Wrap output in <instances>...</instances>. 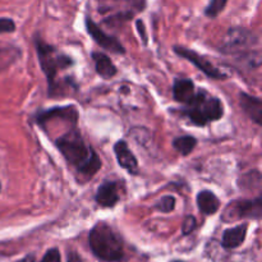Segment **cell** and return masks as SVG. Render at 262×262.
<instances>
[{"mask_svg":"<svg viewBox=\"0 0 262 262\" xmlns=\"http://www.w3.org/2000/svg\"><path fill=\"white\" fill-rule=\"evenodd\" d=\"M18 262H35V257H33L32 255H30V256H26L25 258H22V260H20V261H18Z\"/></svg>","mask_w":262,"mask_h":262,"instance_id":"26","label":"cell"},{"mask_svg":"<svg viewBox=\"0 0 262 262\" xmlns=\"http://www.w3.org/2000/svg\"><path fill=\"white\" fill-rule=\"evenodd\" d=\"M119 187L118 183L112 181H105L100 184L95 196L97 205L101 207H114L119 202Z\"/></svg>","mask_w":262,"mask_h":262,"instance_id":"11","label":"cell"},{"mask_svg":"<svg viewBox=\"0 0 262 262\" xmlns=\"http://www.w3.org/2000/svg\"><path fill=\"white\" fill-rule=\"evenodd\" d=\"M238 187L243 191H258L261 187V174L258 170L250 171L238 179Z\"/></svg>","mask_w":262,"mask_h":262,"instance_id":"17","label":"cell"},{"mask_svg":"<svg viewBox=\"0 0 262 262\" xmlns=\"http://www.w3.org/2000/svg\"><path fill=\"white\" fill-rule=\"evenodd\" d=\"M197 228V220L193 215H188V216L184 219L183 225H182V233L183 235H188L191 233H193V230Z\"/></svg>","mask_w":262,"mask_h":262,"instance_id":"21","label":"cell"},{"mask_svg":"<svg viewBox=\"0 0 262 262\" xmlns=\"http://www.w3.org/2000/svg\"><path fill=\"white\" fill-rule=\"evenodd\" d=\"M60 261H61V257L58 248H51V250H49L48 252L43 255L42 260H41V262H60Z\"/></svg>","mask_w":262,"mask_h":262,"instance_id":"23","label":"cell"},{"mask_svg":"<svg viewBox=\"0 0 262 262\" xmlns=\"http://www.w3.org/2000/svg\"><path fill=\"white\" fill-rule=\"evenodd\" d=\"M156 209L160 212H171L174 209H176V199L173 196H164L161 197L160 201L155 205Z\"/></svg>","mask_w":262,"mask_h":262,"instance_id":"20","label":"cell"},{"mask_svg":"<svg viewBox=\"0 0 262 262\" xmlns=\"http://www.w3.org/2000/svg\"><path fill=\"white\" fill-rule=\"evenodd\" d=\"M136 26H137V31H138V33H140L141 38H142L143 43H147V33H146V28H145V25H143L142 20L138 19L137 22H136Z\"/></svg>","mask_w":262,"mask_h":262,"instance_id":"24","label":"cell"},{"mask_svg":"<svg viewBox=\"0 0 262 262\" xmlns=\"http://www.w3.org/2000/svg\"><path fill=\"white\" fill-rule=\"evenodd\" d=\"M197 206L200 211L205 215H214L220 207V201L214 192L204 189L197 194Z\"/></svg>","mask_w":262,"mask_h":262,"instance_id":"16","label":"cell"},{"mask_svg":"<svg viewBox=\"0 0 262 262\" xmlns=\"http://www.w3.org/2000/svg\"><path fill=\"white\" fill-rule=\"evenodd\" d=\"M90 248L97 258L106 262L122 260L124 256L123 241L106 223H97L89 234Z\"/></svg>","mask_w":262,"mask_h":262,"instance_id":"2","label":"cell"},{"mask_svg":"<svg viewBox=\"0 0 262 262\" xmlns=\"http://www.w3.org/2000/svg\"><path fill=\"white\" fill-rule=\"evenodd\" d=\"M174 51L176 54H178L179 56H182L183 59H187L188 61H191L194 67H196L199 71H201L205 76H207L209 78L212 79H225L227 78V74H224L223 72H220L211 61L207 60L205 56L200 55L196 51L191 50V49H186L183 46H174Z\"/></svg>","mask_w":262,"mask_h":262,"instance_id":"8","label":"cell"},{"mask_svg":"<svg viewBox=\"0 0 262 262\" xmlns=\"http://www.w3.org/2000/svg\"><path fill=\"white\" fill-rule=\"evenodd\" d=\"M182 114L191 120L192 124L204 127L207 123L219 120L224 115V106L220 99L201 89L196 91L193 99L184 105Z\"/></svg>","mask_w":262,"mask_h":262,"instance_id":"3","label":"cell"},{"mask_svg":"<svg viewBox=\"0 0 262 262\" xmlns=\"http://www.w3.org/2000/svg\"><path fill=\"white\" fill-rule=\"evenodd\" d=\"M247 224H241L225 230L222 241L223 247L227 248V250H234V248L239 247L245 242L246 235H247Z\"/></svg>","mask_w":262,"mask_h":262,"instance_id":"14","label":"cell"},{"mask_svg":"<svg viewBox=\"0 0 262 262\" xmlns=\"http://www.w3.org/2000/svg\"><path fill=\"white\" fill-rule=\"evenodd\" d=\"M228 0H210L209 5L205 9V14L209 18H216L224 10Z\"/></svg>","mask_w":262,"mask_h":262,"instance_id":"19","label":"cell"},{"mask_svg":"<svg viewBox=\"0 0 262 262\" xmlns=\"http://www.w3.org/2000/svg\"><path fill=\"white\" fill-rule=\"evenodd\" d=\"M197 146V140L192 136H181L173 141V147L178 151L181 155L187 156L194 150Z\"/></svg>","mask_w":262,"mask_h":262,"instance_id":"18","label":"cell"},{"mask_svg":"<svg viewBox=\"0 0 262 262\" xmlns=\"http://www.w3.org/2000/svg\"><path fill=\"white\" fill-rule=\"evenodd\" d=\"M0 191H2V183H0Z\"/></svg>","mask_w":262,"mask_h":262,"instance_id":"28","label":"cell"},{"mask_svg":"<svg viewBox=\"0 0 262 262\" xmlns=\"http://www.w3.org/2000/svg\"><path fill=\"white\" fill-rule=\"evenodd\" d=\"M227 215H229V217H227L225 220L260 219L262 215L261 197L258 196L252 200H241V201L232 202L225 209L224 216Z\"/></svg>","mask_w":262,"mask_h":262,"instance_id":"6","label":"cell"},{"mask_svg":"<svg viewBox=\"0 0 262 262\" xmlns=\"http://www.w3.org/2000/svg\"><path fill=\"white\" fill-rule=\"evenodd\" d=\"M255 43H258V37L245 28H230L224 37L220 50L225 54H242L245 50H251Z\"/></svg>","mask_w":262,"mask_h":262,"instance_id":"5","label":"cell"},{"mask_svg":"<svg viewBox=\"0 0 262 262\" xmlns=\"http://www.w3.org/2000/svg\"><path fill=\"white\" fill-rule=\"evenodd\" d=\"M68 262H83V261L81 260V257H79L78 255H76V253H71V255H69Z\"/></svg>","mask_w":262,"mask_h":262,"instance_id":"25","label":"cell"},{"mask_svg":"<svg viewBox=\"0 0 262 262\" xmlns=\"http://www.w3.org/2000/svg\"><path fill=\"white\" fill-rule=\"evenodd\" d=\"M55 145L67 163L84 179H91L101 168L99 155L76 127L59 136Z\"/></svg>","mask_w":262,"mask_h":262,"instance_id":"1","label":"cell"},{"mask_svg":"<svg viewBox=\"0 0 262 262\" xmlns=\"http://www.w3.org/2000/svg\"><path fill=\"white\" fill-rule=\"evenodd\" d=\"M114 152H115V156H117L118 164L120 165V168L127 170V173L132 174V176H137L138 174L137 159H136V156L133 155L130 148L128 147L125 141H118V142L115 143Z\"/></svg>","mask_w":262,"mask_h":262,"instance_id":"10","label":"cell"},{"mask_svg":"<svg viewBox=\"0 0 262 262\" xmlns=\"http://www.w3.org/2000/svg\"><path fill=\"white\" fill-rule=\"evenodd\" d=\"M84 25H86V30L89 32V35L94 38L95 42L99 46H101L105 50H109L112 53L115 54H124L125 49L122 43L119 42L118 38H115L114 36L107 35L106 32L101 30L94 20L90 17H86V20H84Z\"/></svg>","mask_w":262,"mask_h":262,"instance_id":"9","label":"cell"},{"mask_svg":"<svg viewBox=\"0 0 262 262\" xmlns=\"http://www.w3.org/2000/svg\"><path fill=\"white\" fill-rule=\"evenodd\" d=\"M196 95V86L193 81L187 78H177L173 83V97L177 102L186 105Z\"/></svg>","mask_w":262,"mask_h":262,"instance_id":"13","label":"cell"},{"mask_svg":"<svg viewBox=\"0 0 262 262\" xmlns=\"http://www.w3.org/2000/svg\"><path fill=\"white\" fill-rule=\"evenodd\" d=\"M239 105L245 114L256 124H262V101L260 97L252 96L247 92H239Z\"/></svg>","mask_w":262,"mask_h":262,"instance_id":"12","label":"cell"},{"mask_svg":"<svg viewBox=\"0 0 262 262\" xmlns=\"http://www.w3.org/2000/svg\"><path fill=\"white\" fill-rule=\"evenodd\" d=\"M171 262H184V261H171Z\"/></svg>","mask_w":262,"mask_h":262,"instance_id":"27","label":"cell"},{"mask_svg":"<svg viewBox=\"0 0 262 262\" xmlns=\"http://www.w3.org/2000/svg\"><path fill=\"white\" fill-rule=\"evenodd\" d=\"M55 120H61L72 127H77L78 123V110L74 105H68V106H55L50 107L48 110H43L36 114L35 122L40 127H45L46 124Z\"/></svg>","mask_w":262,"mask_h":262,"instance_id":"7","label":"cell"},{"mask_svg":"<svg viewBox=\"0 0 262 262\" xmlns=\"http://www.w3.org/2000/svg\"><path fill=\"white\" fill-rule=\"evenodd\" d=\"M92 59H94L96 73L99 74L101 78L110 79L118 73L117 67L114 66L112 59H110L106 54L95 51V53H92Z\"/></svg>","mask_w":262,"mask_h":262,"instance_id":"15","label":"cell"},{"mask_svg":"<svg viewBox=\"0 0 262 262\" xmlns=\"http://www.w3.org/2000/svg\"><path fill=\"white\" fill-rule=\"evenodd\" d=\"M15 31L14 20L10 18H0V33H9Z\"/></svg>","mask_w":262,"mask_h":262,"instance_id":"22","label":"cell"},{"mask_svg":"<svg viewBox=\"0 0 262 262\" xmlns=\"http://www.w3.org/2000/svg\"><path fill=\"white\" fill-rule=\"evenodd\" d=\"M35 46L38 61H40V67L42 69L43 74L46 76V78H48L49 89H50L56 82L58 72L71 68L74 64V61L71 56L61 53L55 46L46 43L38 36L35 38Z\"/></svg>","mask_w":262,"mask_h":262,"instance_id":"4","label":"cell"}]
</instances>
